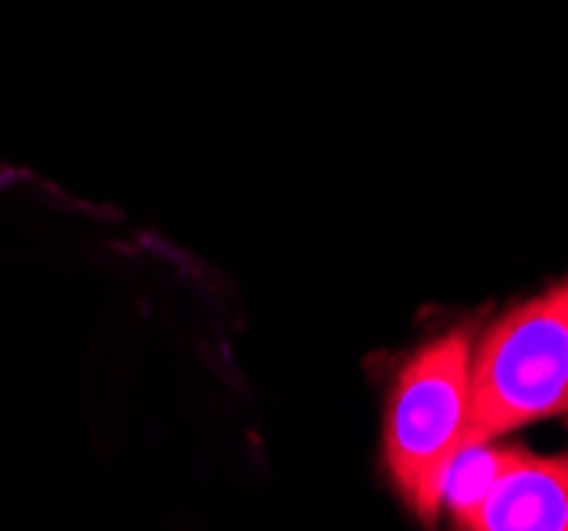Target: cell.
Masks as SVG:
<instances>
[{
  "label": "cell",
  "mask_w": 568,
  "mask_h": 531,
  "mask_svg": "<svg viewBox=\"0 0 568 531\" xmlns=\"http://www.w3.org/2000/svg\"><path fill=\"white\" fill-rule=\"evenodd\" d=\"M471 328H450L412 353L390 391L386 412V468L412 514L433 528L442 481L467 447L471 421Z\"/></svg>",
  "instance_id": "6da1fadb"
},
{
  "label": "cell",
  "mask_w": 568,
  "mask_h": 531,
  "mask_svg": "<svg viewBox=\"0 0 568 531\" xmlns=\"http://www.w3.org/2000/svg\"><path fill=\"white\" fill-rule=\"evenodd\" d=\"M568 412V281L500 314L471 362L467 447ZM463 447V451H467Z\"/></svg>",
  "instance_id": "7a4b0ae2"
},
{
  "label": "cell",
  "mask_w": 568,
  "mask_h": 531,
  "mask_svg": "<svg viewBox=\"0 0 568 531\" xmlns=\"http://www.w3.org/2000/svg\"><path fill=\"white\" fill-rule=\"evenodd\" d=\"M458 531H568V455L518 451L484 502L458 519Z\"/></svg>",
  "instance_id": "3957f363"
},
{
  "label": "cell",
  "mask_w": 568,
  "mask_h": 531,
  "mask_svg": "<svg viewBox=\"0 0 568 531\" xmlns=\"http://www.w3.org/2000/svg\"><path fill=\"white\" fill-rule=\"evenodd\" d=\"M514 455H518V447H493V442L458 451V459L446 472V481H442V507L454 514V523L484 502V493L505 477V468L514 463Z\"/></svg>",
  "instance_id": "277c9868"
}]
</instances>
